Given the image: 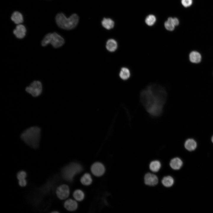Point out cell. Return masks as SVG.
<instances>
[{
	"instance_id": "83f0119b",
	"label": "cell",
	"mask_w": 213,
	"mask_h": 213,
	"mask_svg": "<svg viewBox=\"0 0 213 213\" xmlns=\"http://www.w3.org/2000/svg\"><path fill=\"white\" fill-rule=\"evenodd\" d=\"M172 22L175 26L178 25L179 24V21L178 19L176 18H172Z\"/></svg>"
},
{
	"instance_id": "f546056e",
	"label": "cell",
	"mask_w": 213,
	"mask_h": 213,
	"mask_svg": "<svg viewBox=\"0 0 213 213\" xmlns=\"http://www.w3.org/2000/svg\"></svg>"
},
{
	"instance_id": "e0dca14e",
	"label": "cell",
	"mask_w": 213,
	"mask_h": 213,
	"mask_svg": "<svg viewBox=\"0 0 213 213\" xmlns=\"http://www.w3.org/2000/svg\"><path fill=\"white\" fill-rule=\"evenodd\" d=\"M189 58L191 62L193 63H198L201 59V56L200 54L196 51L191 52L189 55Z\"/></svg>"
},
{
	"instance_id": "ac0fdd59",
	"label": "cell",
	"mask_w": 213,
	"mask_h": 213,
	"mask_svg": "<svg viewBox=\"0 0 213 213\" xmlns=\"http://www.w3.org/2000/svg\"><path fill=\"white\" fill-rule=\"evenodd\" d=\"M184 146L186 149L189 151H192L196 148L197 144L195 140L192 139H189L186 141Z\"/></svg>"
},
{
	"instance_id": "7a4b0ae2",
	"label": "cell",
	"mask_w": 213,
	"mask_h": 213,
	"mask_svg": "<svg viewBox=\"0 0 213 213\" xmlns=\"http://www.w3.org/2000/svg\"><path fill=\"white\" fill-rule=\"evenodd\" d=\"M41 129L37 126L29 128L24 131L20 137L27 144L34 148L39 146L41 137Z\"/></svg>"
},
{
	"instance_id": "4316f807",
	"label": "cell",
	"mask_w": 213,
	"mask_h": 213,
	"mask_svg": "<svg viewBox=\"0 0 213 213\" xmlns=\"http://www.w3.org/2000/svg\"><path fill=\"white\" fill-rule=\"evenodd\" d=\"M27 182L25 179L19 180V184L21 187L25 186L26 185Z\"/></svg>"
},
{
	"instance_id": "4fadbf2b",
	"label": "cell",
	"mask_w": 213,
	"mask_h": 213,
	"mask_svg": "<svg viewBox=\"0 0 213 213\" xmlns=\"http://www.w3.org/2000/svg\"><path fill=\"white\" fill-rule=\"evenodd\" d=\"M106 46L107 50L110 52H113L117 50L118 44L116 41L113 39H110L107 41Z\"/></svg>"
},
{
	"instance_id": "cb8c5ba5",
	"label": "cell",
	"mask_w": 213,
	"mask_h": 213,
	"mask_svg": "<svg viewBox=\"0 0 213 213\" xmlns=\"http://www.w3.org/2000/svg\"><path fill=\"white\" fill-rule=\"evenodd\" d=\"M156 20V18L155 16L152 14H150L146 17L145 22L147 25L151 26L154 24Z\"/></svg>"
},
{
	"instance_id": "7c38bea8",
	"label": "cell",
	"mask_w": 213,
	"mask_h": 213,
	"mask_svg": "<svg viewBox=\"0 0 213 213\" xmlns=\"http://www.w3.org/2000/svg\"><path fill=\"white\" fill-rule=\"evenodd\" d=\"M64 206L68 211H74L77 209L78 204L75 201L70 199L65 202Z\"/></svg>"
},
{
	"instance_id": "3957f363",
	"label": "cell",
	"mask_w": 213,
	"mask_h": 213,
	"mask_svg": "<svg viewBox=\"0 0 213 213\" xmlns=\"http://www.w3.org/2000/svg\"><path fill=\"white\" fill-rule=\"evenodd\" d=\"M79 18L76 14H73L67 18L63 13L58 14L56 17L55 20L57 25L60 28L67 30L75 28L79 21Z\"/></svg>"
},
{
	"instance_id": "5bb4252c",
	"label": "cell",
	"mask_w": 213,
	"mask_h": 213,
	"mask_svg": "<svg viewBox=\"0 0 213 213\" xmlns=\"http://www.w3.org/2000/svg\"><path fill=\"white\" fill-rule=\"evenodd\" d=\"M11 19L15 24L18 25L22 23L23 21L22 14L17 11H15L13 13Z\"/></svg>"
},
{
	"instance_id": "d4e9b609",
	"label": "cell",
	"mask_w": 213,
	"mask_h": 213,
	"mask_svg": "<svg viewBox=\"0 0 213 213\" xmlns=\"http://www.w3.org/2000/svg\"><path fill=\"white\" fill-rule=\"evenodd\" d=\"M26 175L25 172L23 171H20L17 173V178L19 180H24L25 179Z\"/></svg>"
},
{
	"instance_id": "30bf717a",
	"label": "cell",
	"mask_w": 213,
	"mask_h": 213,
	"mask_svg": "<svg viewBox=\"0 0 213 213\" xmlns=\"http://www.w3.org/2000/svg\"><path fill=\"white\" fill-rule=\"evenodd\" d=\"M26 31V29L25 26L20 24L16 26L13 31V33L17 38L22 39L25 36Z\"/></svg>"
},
{
	"instance_id": "52a82bcc",
	"label": "cell",
	"mask_w": 213,
	"mask_h": 213,
	"mask_svg": "<svg viewBox=\"0 0 213 213\" xmlns=\"http://www.w3.org/2000/svg\"><path fill=\"white\" fill-rule=\"evenodd\" d=\"M144 180L145 184L149 186H154L158 183L159 179L157 176L153 174L148 172L144 175Z\"/></svg>"
},
{
	"instance_id": "277c9868",
	"label": "cell",
	"mask_w": 213,
	"mask_h": 213,
	"mask_svg": "<svg viewBox=\"0 0 213 213\" xmlns=\"http://www.w3.org/2000/svg\"><path fill=\"white\" fill-rule=\"evenodd\" d=\"M64 38L56 32L49 33L46 34L41 41L42 46H45L51 44L55 48L62 46L64 43Z\"/></svg>"
},
{
	"instance_id": "603a6c76",
	"label": "cell",
	"mask_w": 213,
	"mask_h": 213,
	"mask_svg": "<svg viewBox=\"0 0 213 213\" xmlns=\"http://www.w3.org/2000/svg\"><path fill=\"white\" fill-rule=\"evenodd\" d=\"M73 196L76 200L80 201L83 199L84 195L82 191L80 190H77L74 192Z\"/></svg>"
},
{
	"instance_id": "9a60e30c",
	"label": "cell",
	"mask_w": 213,
	"mask_h": 213,
	"mask_svg": "<svg viewBox=\"0 0 213 213\" xmlns=\"http://www.w3.org/2000/svg\"><path fill=\"white\" fill-rule=\"evenodd\" d=\"M161 167V163L159 161L155 160L151 161L149 164L150 170L154 172H158Z\"/></svg>"
},
{
	"instance_id": "7402d4cb",
	"label": "cell",
	"mask_w": 213,
	"mask_h": 213,
	"mask_svg": "<svg viewBox=\"0 0 213 213\" xmlns=\"http://www.w3.org/2000/svg\"><path fill=\"white\" fill-rule=\"evenodd\" d=\"M172 18L171 17H169L164 23L165 28L169 31H173L175 27L172 22Z\"/></svg>"
},
{
	"instance_id": "d6986e66",
	"label": "cell",
	"mask_w": 213,
	"mask_h": 213,
	"mask_svg": "<svg viewBox=\"0 0 213 213\" xmlns=\"http://www.w3.org/2000/svg\"><path fill=\"white\" fill-rule=\"evenodd\" d=\"M130 76V70L126 67H122L120 71L119 76L123 80H126L129 78Z\"/></svg>"
},
{
	"instance_id": "484cf974",
	"label": "cell",
	"mask_w": 213,
	"mask_h": 213,
	"mask_svg": "<svg viewBox=\"0 0 213 213\" xmlns=\"http://www.w3.org/2000/svg\"><path fill=\"white\" fill-rule=\"evenodd\" d=\"M181 2L183 6L185 7H188L192 4V0H181Z\"/></svg>"
},
{
	"instance_id": "9c48e42d",
	"label": "cell",
	"mask_w": 213,
	"mask_h": 213,
	"mask_svg": "<svg viewBox=\"0 0 213 213\" xmlns=\"http://www.w3.org/2000/svg\"><path fill=\"white\" fill-rule=\"evenodd\" d=\"M92 173L95 176H100L104 173L105 169L104 166L99 162L94 163L91 167Z\"/></svg>"
},
{
	"instance_id": "8fae6325",
	"label": "cell",
	"mask_w": 213,
	"mask_h": 213,
	"mask_svg": "<svg viewBox=\"0 0 213 213\" xmlns=\"http://www.w3.org/2000/svg\"><path fill=\"white\" fill-rule=\"evenodd\" d=\"M169 164L172 169L174 170H178L182 166L183 162L180 158L175 157L171 160Z\"/></svg>"
},
{
	"instance_id": "44dd1931",
	"label": "cell",
	"mask_w": 213,
	"mask_h": 213,
	"mask_svg": "<svg viewBox=\"0 0 213 213\" xmlns=\"http://www.w3.org/2000/svg\"><path fill=\"white\" fill-rule=\"evenodd\" d=\"M80 181L84 185H90L92 182V179L91 175L88 173H85L81 177Z\"/></svg>"
},
{
	"instance_id": "f1b7e54d",
	"label": "cell",
	"mask_w": 213,
	"mask_h": 213,
	"mask_svg": "<svg viewBox=\"0 0 213 213\" xmlns=\"http://www.w3.org/2000/svg\"><path fill=\"white\" fill-rule=\"evenodd\" d=\"M212 143H213V136H212Z\"/></svg>"
},
{
	"instance_id": "ffe728a7",
	"label": "cell",
	"mask_w": 213,
	"mask_h": 213,
	"mask_svg": "<svg viewBox=\"0 0 213 213\" xmlns=\"http://www.w3.org/2000/svg\"><path fill=\"white\" fill-rule=\"evenodd\" d=\"M101 22L103 26L107 29H110L114 27V22L110 18H104Z\"/></svg>"
},
{
	"instance_id": "8992f818",
	"label": "cell",
	"mask_w": 213,
	"mask_h": 213,
	"mask_svg": "<svg viewBox=\"0 0 213 213\" xmlns=\"http://www.w3.org/2000/svg\"><path fill=\"white\" fill-rule=\"evenodd\" d=\"M25 90L32 96L34 97H37L42 93V84L39 81H34L29 86L26 88Z\"/></svg>"
},
{
	"instance_id": "ba28073f",
	"label": "cell",
	"mask_w": 213,
	"mask_h": 213,
	"mask_svg": "<svg viewBox=\"0 0 213 213\" xmlns=\"http://www.w3.org/2000/svg\"><path fill=\"white\" fill-rule=\"evenodd\" d=\"M70 190L68 186L64 184L60 185L57 189L56 194L59 199L63 200L67 198L69 196Z\"/></svg>"
},
{
	"instance_id": "2e32d148",
	"label": "cell",
	"mask_w": 213,
	"mask_h": 213,
	"mask_svg": "<svg viewBox=\"0 0 213 213\" xmlns=\"http://www.w3.org/2000/svg\"><path fill=\"white\" fill-rule=\"evenodd\" d=\"M163 185L165 187L168 188L172 186L174 183V180L170 176L164 177L161 180Z\"/></svg>"
},
{
	"instance_id": "6da1fadb",
	"label": "cell",
	"mask_w": 213,
	"mask_h": 213,
	"mask_svg": "<svg viewBox=\"0 0 213 213\" xmlns=\"http://www.w3.org/2000/svg\"><path fill=\"white\" fill-rule=\"evenodd\" d=\"M167 98L165 90L156 84L149 85L142 91L140 95L142 105L147 112L154 117L161 115Z\"/></svg>"
},
{
	"instance_id": "5b68a950",
	"label": "cell",
	"mask_w": 213,
	"mask_h": 213,
	"mask_svg": "<svg viewBox=\"0 0 213 213\" xmlns=\"http://www.w3.org/2000/svg\"><path fill=\"white\" fill-rule=\"evenodd\" d=\"M82 170L81 166L79 164L72 163L65 167L62 170V176L66 180L71 181L74 176L80 172Z\"/></svg>"
}]
</instances>
